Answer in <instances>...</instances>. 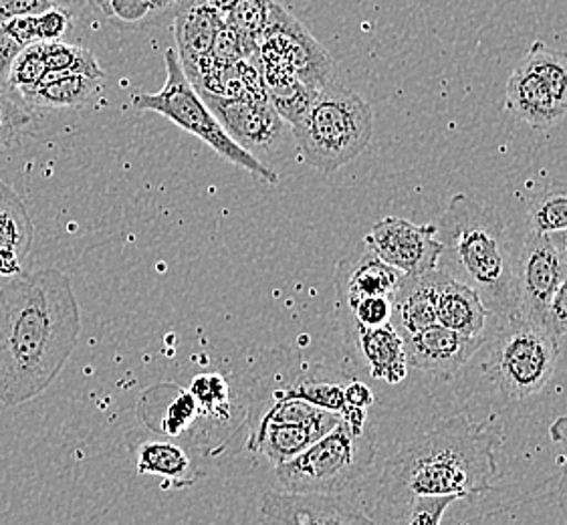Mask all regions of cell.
Instances as JSON below:
<instances>
[{"label": "cell", "instance_id": "obj_1", "mask_svg": "<svg viewBox=\"0 0 567 525\" xmlns=\"http://www.w3.org/2000/svg\"><path fill=\"white\" fill-rule=\"evenodd\" d=\"M78 297L47 267L0 286V404L19 406L45 392L80 340Z\"/></svg>", "mask_w": 567, "mask_h": 525}, {"label": "cell", "instance_id": "obj_2", "mask_svg": "<svg viewBox=\"0 0 567 525\" xmlns=\"http://www.w3.org/2000/svg\"><path fill=\"white\" fill-rule=\"evenodd\" d=\"M501 441L503 426L495 419L477 423L466 414L420 434L384 463L368 514L372 524H402L410 502L424 493L468 497L491 492Z\"/></svg>", "mask_w": 567, "mask_h": 525}, {"label": "cell", "instance_id": "obj_3", "mask_svg": "<svg viewBox=\"0 0 567 525\" xmlns=\"http://www.w3.org/2000/svg\"><path fill=\"white\" fill-rule=\"evenodd\" d=\"M434 225L443 243L439 269L477 289L491 316L517 318V251L499 213L468 195H454Z\"/></svg>", "mask_w": 567, "mask_h": 525}, {"label": "cell", "instance_id": "obj_4", "mask_svg": "<svg viewBox=\"0 0 567 525\" xmlns=\"http://www.w3.org/2000/svg\"><path fill=\"white\" fill-rule=\"evenodd\" d=\"M291 130L303 161L331 174L348 166L370 146L374 112L358 93L329 81Z\"/></svg>", "mask_w": 567, "mask_h": 525}, {"label": "cell", "instance_id": "obj_5", "mask_svg": "<svg viewBox=\"0 0 567 525\" xmlns=\"http://www.w3.org/2000/svg\"><path fill=\"white\" fill-rule=\"evenodd\" d=\"M374 431H355L340 421L303 453L275 467L285 492L353 493L374 465Z\"/></svg>", "mask_w": 567, "mask_h": 525}, {"label": "cell", "instance_id": "obj_6", "mask_svg": "<svg viewBox=\"0 0 567 525\" xmlns=\"http://www.w3.org/2000/svg\"><path fill=\"white\" fill-rule=\"evenodd\" d=\"M164 63H166L164 87L158 93L132 95V105L140 112H154V114L168 117L176 126H181L188 134L203 140L225 161L237 164L267 184H272V186L279 184L277 172L265 166L259 158H255L252 152L239 146L233 137L228 136L227 130L220 126L218 117L206 105L200 92L194 87L193 81L186 78L174 47L166 49Z\"/></svg>", "mask_w": 567, "mask_h": 525}, {"label": "cell", "instance_id": "obj_7", "mask_svg": "<svg viewBox=\"0 0 567 525\" xmlns=\"http://www.w3.org/2000/svg\"><path fill=\"white\" fill-rule=\"evenodd\" d=\"M503 321L505 326L488 343L483 372L503 397L532 399L556 374L559 338L522 318Z\"/></svg>", "mask_w": 567, "mask_h": 525}, {"label": "cell", "instance_id": "obj_8", "mask_svg": "<svg viewBox=\"0 0 567 525\" xmlns=\"http://www.w3.org/2000/svg\"><path fill=\"white\" fill-rule=\"evenodd\" d=\"M505 107L527 126H556L567 114V53L537 41L515 68Z\"/></svg>", "mask_w": 567, "mask_h": 525}, {"label": "cell", "instance_id": "obj_9", "mask_svg": "<svg viewBox=\"0 0 567 525\" xmlns=\"http://www.w3.org/2000/svg\"><path fill=\"white\" fill-rule=\"evenodd\" d=\"M261 68L284 69L311 90L333 81V61L318 39L281 4L272 2L267 27L259 39Z\"/></svg>", "mask_w": 567, "mask_h": 525}, {"label": "cell", "instance_id": "obj_10", "mask_svg": "<svg viewBox=\"0 0 567 525\" xmlns=\"http://www.w3.org/2000/svg\"><path fill=\"white\" fill-rule=\"evenodd\" d=\"M566 275L567 261L549 235L529 230L515 262L517 318L544 328L551 297Z\"/></svg>", "mask_w": 567, "mask_h": 525}, {"label": "cell", "instance_id": "obj_11", "mask_svg": "<svg viewBox=\"0 0 567 525\" xmlns=\"http://www.w3.org/2000/svg\"><path fill=\"white\" fill-rule=\"evenodd\" d=\"M363 243L382 261L404 275L429 274L439 267L443 255L436 225H414L406 218H380Z\"/></svg>", "mask_w": 567, "mask_h": 525}, {"label": "cell", "instance_id": "obj_12", "mask_svg": "<svg viewBox=\"0 0 567 525\" xmlns=\"http://www.w3.org/2000/svg\"><path fill=\"white\" fill-rule=\"evenodd\" d=\"M262 517L271 524L353 525L372 524L352 493L269 492L262 495Z\"/></svg>", "mask_w": 567, "mask_h": 525}, {"label": "cell", "instance_id": "obj_13", "mask_svg": "<svg viewBox=\"0 0 567 525\" xmlns=\"http://www.w3.org/2000/svg\"><path fill=\"white\" fill-rule=\"evenodd\" d=\"M206 105L218 117L220 126L227 130L245 150L271 148L284 134V117L272 107L267 95H240L228 97L200 90Z\"/></svg>", "mask_w": 567, "mask_h": 525}, {"label": "cell", "instance_id": "obj_14", "mask_svg": "<svg viewBox=\"0 0 567 525\" xmlns=\"http://www.w3.org/2000/svg\"><path fill=\"white\" fill-rule=\"evenodd\" d=\"M409 366L434 377H454L487 343V336H465L432 323L414 333H402Z\"/></svg>", "mask_w": 567, "mask_h": 525}, {"label": "cell", "instance_id": "obj_15", "mask_svg": "<svg viewBox=\"0 0 567 525\" xmlns=\"http://www.w3.org/2000/svg\"><path fill=\"white\" fill-rule=\"evenodd\" d=\"M402 275L368 247L365 251L343 257L336 269V297L341 318L363 297L384 296L394 299Z\"/></svg>", "mask_w": 567, "mask_h": 525}, {"label": "cell", "instance_id": "obj_16", "mask_svg": "<svg viewBox=\"0 0 567 525\" xmlns=\"http://www.w3.org/2000/svg\"><path fill=\"white\" fill-rule=\"evenodd\" d=\"M340 421L341 414L328 411L309 423L255 424L250 426L249 449L265 455L277 467L303 453Z\"/></svg>", "mask_w": 567, "mask_h": 525}, {"label": "cell", "instance_id": "obj_17", "mask_svg": "<svg viewBox=\"0 0 567 525\" xmlns=\"http://www.w3.org/2000/svg\"><path fill=\"white\" fill-rule=\"evenodd\" d=\"M225 17L200 0L174 17V49L188 80H194L205 59L210 55L216 34L225 29Z\"/></svg>", "mask_w": 567, "mask_h": 525}, {"label": "cell", "instance_id": "obj_18", "mask_svg": "<svg viewBox=\"0 0 567 525\" xmlns=\"http://www.w3.org/2000/svg\"><path fill=\"white\" fill-rule=\"evenodd\" d=\"M488 316L477 289L436 267V323L465 336H483Z\"/></svg>", "mask_w": 567, "mask_h": 525}, {"label": "cell", "instance_id": "obj_19", "mask_svg": "<svg viewBox=\"0 0 567 525\" xmlns=\"http://www.w3.org/2000/svg\"><path fill=\"white\" fill-rule=\"evenodd\" d=\"M353 342L370 366V374L388 384H400L409 374V358L404 352V338L392 321L378 328L353 326Z\"/></svg>", "mask_w": 567, "mask_h": 525}, {"label": "cell", "instance_id": "obj_20", "mask_svg": "<svg viewBox=\"0 0 567 525\" xmlns=\"http://www.w3.org/2000/svg\"><path fill=\"white\" fill-rule=\"evenodd\" d=\"M392 306L400 333H414L436 323V269L422 275H402Z\"/></svg>", "mask_w": 567, "mask_h": 525}, {"label": "cell", "instance_id": "obj_21", "mask_svg": "<svg viewBox=\"0 0 567 525\" xmlns=\"http://www.w3.org/2000/svg\"><path fill=\"white\" fill-rule=\"evenodd\" d=\"M102 81L90 75H81V73L49 71L34 90L24 93L23 102L31 107H45V110L80 107L100 92Z\"/></svg>", "mask_w": 567, "mask_h": 525}, {"label": "cell", "instance_id": "obj_22", "mask_svg": "<svg viewBox=\"0 0 567 525\" xmlns=\"http://www.w3.org/2000/svg\"><path fill=\"white\" fill-rule=\"evenodd\" d=\"M261 71L265 92L272 107L284 117V122L296 126L316 100L318 90L307 87L297 75L284 69L261 68Z\"/></svg>", "mask_w": 567, "mask_h": 525}, {"label": "cell", "instance_id": "obj_23", "mask_svg": "<svg viewBox=\"0 0 567 525\" xmlns=\"http://www.w3.org/2000/svg\"><path fill=\"white\" fill-rule=\"evenodd\" d=\"M34 227L23 198L11 184L0 181V253L27 257L33 247Z\"/></svg>", "mask_w": 567, "mask_h": 525}, {"label": "cell", "instance_id": "obj_24", "mask_svg": "<svg viewBox=\"0 0 567 525\" xmlns=\"http://www.w3.org/2000/svg\"><path fill=\"white\" fill-rule=\"evenodd\" d=\"M190 457L186 451L166 441H150L137 451V473L178 481L188 475Z\"/></svg>", "mask_w": 567, "mask_h": 525}, {"label": "cell", "instance_id": "obj_25", "mask_svg": "<svg viewBox=\"0 0 567 525\" xmlns=\"http://www.w3.org/2000/svg\"><path fill=\"white\" fill-rule=\"evenodd\" d=\"M45 63L49 71H61V73H81L90 75L95 80H105L102 65L97 63L95 55L80 45H69L59 41H45L43 43Z\"/></svg>", "mask_w": 567, "mask_h": 525}, {"label": "cell", "instance_id": "obj_26", "mask_svg": "<svg viewBox=\"0 0 567 525\" xmlns=\"http://www.w3.org/2000/svg\"><path fill=\"white\" fill-rule=\"evenodd\" d=\"M272 2L275 0H239L225 14V23L245 41L259 47V39L271 14Z\"/></svg>", "mask_w": 567, "mask_h": 525}, {"label": "cell", "instance_id": "obj_27", "mask_svg": "<svg viewBox=\"0 0 567 525\" xmlns=\"http://www.w3.org/2000/svg\"><path fill=\"white\" fill-rule=\"evenodd\" d=\"M340 382L333 380H318V378H307L297 382L296 387H287V389L275 390L281 397H291V399H301L316 404L319 409L326 411L338 412L341 414L346 409V397Z\"/></svg>", "mask_w": 567, "mask_h": 525}, {"label": "cell", "instance_id": "obj_28", "mask_svg": "<svg viewBox=\"0 0 567 525\" xmlns=\"http://www.w3.org/2000/svg\"><path fill=\"white\" fill-rule=\"evenodd\" d=\"M47 73H49V69H47L43 43L37 41L33 45L23 47L12 61L9 85H11L12 92H17L23 97L24 93L31 92L43 81Z\"/></svg>", "mask_w": 567, "mask_h": 525}, {"label": "cell", "instance_id": "obj_29", "mask_svg": "<svg viewBox=\"0 0 567 525\" xmlns=\"http://www.w3.org/2000/svg\"><path fill=\"white\" fill-rule=\"evenodd\" d=\"M529 227L544 235L567 229V188L549 191L535 198L529 206Z\"/></svg>", "mask_w": 567, "mask_h": 525}, {"label": "cell", "instance_id": "obj_30", "mask_svg": "<svg viewBox=\"0 0 567 525\" xmlns=\"http://www.w3.org/2000/svg\"><path fill=\"white\" fill-rule=\"evenodd\" d=\"M190 392L200 406L203 414L208 416H227L228 414V384L227 380L218 374H200L193 380Z\"/></svg>", "mask_w": 567, "mask_h": 525}, {"label": "cell", "instance_id": "obj_31", "mask_svg": "<svg viewBox=\"0 0 567 525\" xmlns=\"http://www.w3.org/2000/svg\"><path fill=\"white\" fill-rule=\"evenodd\" d=\"M103 14L112 23L130 31L154 27V4L150 0H107Z\"/></svg>", "mask_w": 567, "mask_h": 525}, {"label": "cell", "instance_id": "obj_32", "mask_svg": "<svg viewBox=\"0 0 567 525\" xmlns=\"http://www.w3.org/2000/svg\"><path fill=\"white\" fill-rule=\"evenodd\" d=\"M463 500L453 493H424V495H416L409 505V512L404 515L406 525H439L443 522L446 509L453 503Z\"/></svg>", "mask_w": 567, "mask_h": 525}, {"label": "cell", "instance_id": "obj_33", "mask_svg": "<svg viewBox=\"0 0 567 525\" xmlns=\"http://www.w3.org/2000/svg\"><path fill=\"white\" fill-rule=\"evenodd\" d=\"M392 316H394L392 297L375 296L363 297L360 301H355L341 320L348 323V330H352L353 326H362V328L384 326L388 321H392Z\"/></svg>", "mask_w": 567, "mask_h": 525}, {"label": "cell", "instance_id": "obj_34", "mask_svg": "<svg viewBox=\"0 0 567 525\" xmlns=\"http://www.w3.org/2000/svg\"><path fill=\"white\" fill-rule=\"evenodd\" d=\"M17 92H0V144H11L31 124L33 115Z\"/></svg>", "mask_w": 567, "mask_h": 525}, {"label": "cell", "instance_id": "obj_35", "mask_svg": "<svg viewBox=\"0 0 567 525\" xmlns=\"http://www.w3.org/2000/svg\"><path fill=\"white\" fill-rule=\"evenodd\" d=\"M200 414V406L193 397V392H181L176 399L172 400L171 406L166 409V414L162 416V433L178 436L190 426L194 419Z\"/></svg>", "mask_w": 567, "mask_h": 525}, {"label": "cell", "instance_id": "obj_36", "mask_svg": "<svg viewBox=\"0 0 567 525\" xmlns=\"http://www.w3.org/2000/svg\"><path fill=\"white\" fill-rule=\"evenodd\" d=\"M34 21H37V39L41 43L63 39V34L68 33L69 27L73 23V19L69 17L68 12L55 9V7L37 14Z\"/></svg>", "mask_w": 567, "mask_h": 525}, {"label": "cell", "instance_id": "obj_37", "mask_svg": "<svg viewBox=\"0 0 567 525\" xmlns=\"http://www.w3.org/2000/svg\"><path fill=\"white\" fill-rule=\"evenodd\" d=\"M549 439L561 449V455H564L561 475H559V483H557V503H559L561 515L567 522V414L566 416H559L551 423Z\"/></svg>", "mask_w": 567, "mask_h": 525}, {"label": "cell", "instance_id": "obj_38", "mask_svg": "<svg viewBox=\"0 0 567 525\" xmlns=\"http://www.w3.org/2000/svg\"><path fill=\"white\" fill-rule=\"evenodd\" d=\"M544 328L556 338L567 336V275L551 297Z\"/></svg>", "mask_w": 567, "mask_h": 525}, {"label": "cell", "instance_id": "obj_39", "mask_svg": "<svg viewBox=\"0 0 567 525\" xmlns=\"http://www.w3.org/2000/svg\"><path fill=\"white\" fill-rule=\"evenodd\" d=\"M0 29H2V33L7 34V37H11L12 41L21 47V49L33 45V43L39 41L37 39V21H34V17H31V14L12 17L9 21L0 23Z\"/></svg>", "mask_w": 567, "mask_h": 525}, {"label": "cell", "instance_id": "obj_40", "mask_svg": "<svg viewBox=\"0 0 567 525\" xmlns=\"http://www.w3.org/2000/svg\"><path fill=\"white\" fill-rule=\"evenodd\" d=\"M51 7L53 4L49 0H0V23L9 21L12 17H37Z\"/></svg>", "mask_w": 567, "mask_h": 525}, {"label": "cell", "instance_id": "obj_41", "mask_svg": "<svg viewBox=\"0 0 567 525\" xmlns=\"http://www.w3.org/2000/svg\"><path fill=\"white\" fill-rule=\"evenodd\" d=\"M21 47L12 41L11 37L2 33L0 29V92H9V75H11L12 61L19 55Z\"/></svg>", "mask_w": 567, "mask_h": 525}, {"label": "cell", "instance_id": "obj_42", "mask_svg": "<svg viewBox=\"0 0 567 525\" xmlns=\"http://www.w3.org/2000/svg\"><path fill=\"white\" fill-rule=\"evenodd\" d=\"M343 397H346V406H355V409H370L374 404V392L368 389L360 380H352L346 389H343Z\"/></svg>", "mask_w": 567, "mask_h": 525}, {"label": "cell", "instance_id": "obj_43", "mask_svg": "<svg viewBox=\"0 0 567 525\" xmlns=\"http://www.w3.org/2000/svg\"><path fill=\"white\" fill-rule=\"evenodd\" d=\"M198 0H158L156 4V27H162L166 21H174L176 14H181L184 9L193 7Z\"/></svg>", "mask_w": 567, "mask_h": 525}, {"label": "cell", "instance_id": "obj_44", "mask_svg": "<svg viewBox=\"0 0 567 525\" xmlns=\"http://www.w3.org/2000/svg\"><path fill=\"white\" fill-rule=\"evenodd\" d=\"M49 2H51L55 9L68 12L71 19H78L81 11L85 9V2H87V0H49Z\"/></svg>", "mask_w": 567, "mask_h": 525}, {"label": "cell", "instance_id": "obj_45", "mask_svg": "<svg viewBox=\"0 0 567 525\" xmlns=\"http://www.w3.org/2000/svg\"><path fill=\"white\" fill-rule=\"evenodd\" d=\"M549 239L556 245L557 251L567 261V229L557 230V233H549Z\"/></svg>", "mask_w": 567, "mask_h": 525}, {"label": "cell", "instance_id": "obj_46", "mask_svg": "<svg viewBox=\"0 0 567 525\" xmlns=\"http://www.w3.org/2000/svg\"><path fill=\"white\" fill-rule=\"evenodd\" d=\"M200 2H205L206 7H210L213 11L220 12L225 17L239 0H200Z\"/></svg>", "mask_w": 567, "mask_h": 525}, {"label": "cell", "instance_id": "obj_47", "mask_svg": "<svg viewBox=\"0 0 567 525\" xmlns=\"http://www.w3.org/2000/svg\"><path fill=\"white\" fill-rule=\"evenodd\" d=\"M93 2H95V4H97L102 11L105 9V4H107V0H93Z\"/></svg>", "mask_w": 567, "mask_h": 525}, {"label": "cell", "instance_id": "obj_48", "mask_svg": "<svg viewBox=\"0 0 567 525\" xmlns=\"http://www.w3.org/2000/svg\"><path fill=\"white\" fill-rule=\"evenodd\" d=\"M152 4H154V27H156V4H158V0H150Z\"/></svg>", "mask_w": 567, "mask_h": 525}]
</instances>
